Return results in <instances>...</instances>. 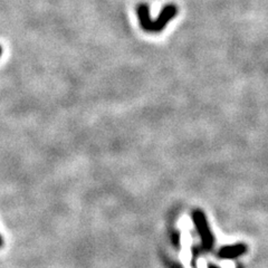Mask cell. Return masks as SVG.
Here are the masks:
<instances>
[{"label":"cell","instance_id":"4","mask_svg":"<svg viewBox=\"0 0 268 268\" xmlns=\"http://www.w3.org/2000/svg\"><path fill=\"white\" fill-rule=\"evenodd\" d=\"M1 55H2V47L0 45V57H1Z\"/></svg>","mask_w":268,"mask_h":268},{"label":"cell","instance_id":"3","mask_svg":"<svg viewBox=\"0 0 268 268\" xmlns=\"http://www.w3.org/2000/svg\"><path fill=\"white\" fill-rule=\"evenodd\" d=\"M2 245H3V240H2V237L0 236V247H1Z\"/></svg>","mask_w":268,"mask_h":268},{"label":"cell","instance_id":"1","mask_svg":"<svg viewBox=\"0 0 268 268\" xmlns=\"http://www.w3.org/2000/svg\"><path fill=\"white\" fill-rule=\"evenodd\" d=\"M138 17L140 21V26L144 30V32L150 33V34H157L161 33L162 30L165 28L166 24L169 21L174 18V16L177 15L178 8L171 3V5H166L163 9L158 16V18L152 20L150 17V10H149V6L147 3H141L138 6Z\"/></svg>","mask_w":268,"mask_h":268},{"label":"cell","instance_id":"2","mask_svg":"<svg viewBox=\"0 0 268 268\" xmlns=\"http://www.w3.org/2000/svg\"><path fill=\"white\" fill-rule=\"evenodd\" d=\"M246 247L243 245H238V246H235V247H229V248H225L222 249V252L220 253L221 256H225V257H235V256H238V255L243 254L245 252Z\"/></svg>","mask_w":268,"mask_h":268}]
</instances>
